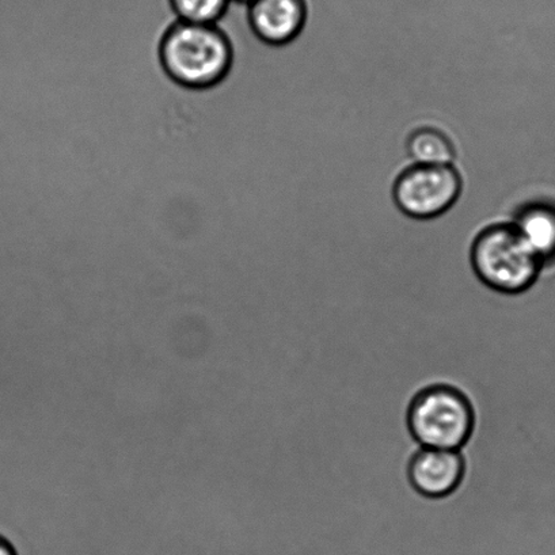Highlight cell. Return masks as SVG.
Returning a JSON list of instances; mask_svg holds the SVG:
<instances>
[{"label":"cell","instance_id":"6da1fadb","mask_svg":"<svg viewBox=\"0 0 555 555\" xmlns=\"http://www.w3.org/2000/svg\"><path fill=\"white\" fill-rule=\"evenodd\" d=\"M158 62L162 73L178 88L211 90L229 77L234 48L218 25L177 21L162 36Z\"/></svg>","mask_w":555,"mask_h":555},{"label":"cell","instance_id":"7a4b0ae2","mask_svg":"<svg viewBox=\"0 0 555 555\" xmlns=\"http://www.w3.org/2000/svg\"><path fill=\"white\" fill-rule=\"evenodd\" d=\"M470 263L485 288L508 298L531 291L544 268L512 223L485 228L473 242Z\"/></svg>","mask_w":555,"mask_h":555},{"label":"cell","instance_id":"3957f363","mask_svg":"<svg viewBox=\"0 0 555 555\" xmlns=\"http://www.w3.org/2000/svg\"><path fill=\"white\" fill-rule=\"evenodd\" d=\"M406 425L423 449L462 451L476 430L477 413L465 391L454 385L433 384L413 396Z\"/></svg>","mask_w":555,"mask_h":555},{"label":"cell","instance_id":"277c9868","mask_svg":"<svg viewBox=\"0 0 555 555\" xmlns=\"http://www.w3.org/2000/svg\"><path fill=\"white\" fill-rule=\"evenodd\" d=\"M462 188V176L455 165H411L398 176L392 198L408 218L430 220L455 206Z\"/></svg>","mask_w":555,"mask_h":555},{"label":"cell","instance_id":"5b68a950","mask_svg":"<svg viewBox=\"0 0 555 555\" xmlns=\"http://www.w3.org/2000/svg\"><path fill=\"white\" fill-rule=\"evenodd\" d=\"M466 457L462 451L423 449L408 463V481L414 492L428 500H443L457 492L465 481Z\"/></svg>","mask_w":555,"mask_h":555},{"label":"cell","instance_id":"8992f818","mask_svg":"<svg viewBox=\"0 0 555 555\" xmlns=\"http://www.w3.org/2000/svg\"><path fill=\"white\" fill-rule=\"evenodd\" d=\"M305 0H253L247 23L253 35L269 47H284L298 39L305 28Z\"/></svg>","mask_w":555,"mask_h":555},{"label":"cell","instance_id":"52a82bcc","mask_svg":"<svg viewBox=\"0 0 555 555\" xmlns=\"http://www.w3.org/2000/svg\"><path fill=\"white\" fill-rule=\"evenodd\" d=\"M512 224L543 267L555 261V204L538 201L516 209Z\"/></svg>","mask_w":555,"mask_h":555},{"label":"cell","instance_id":"ba28073f","mask_svg":"<svg viewBox=\"0 0 555 555\" xmlns=\"http://www.w3.org/2000/svg\"><path fill=\"white\" fill-rule=\"evenodd\" d=\"M231 0H170L176 18L181 23L217 25L223 18Z\"/></svg>","mask_w":555,"mask_h":555},{"label":"cell","instance_id":"9c48e42d","mask_svg":"<svg viewBox=\"0 0 555 555\" xmlns=\"http://www.w3.org/2000/svg\"><path fill=\"white\" fill-rule=\"evenodd\" d=\"M0 555H18L14 544L0 533Z\"/></svg>","mask_w":555,"mask_h":555},{"label":"cell","instance_id":"30bf717a","mask_svg":"<svg viewBox=\"0 0 555 555\" xmlns=\"http://www.w3.org/2000/svg\"><path fill=\"white\" fill-rule=\"evenodd\" d=\"M285 113H287V109L284 111V118H285ZM283 154H284V134H283ZM282 188H283V183H282ZM282 195H283V191L280 193H274V198L282 197Z\"/></svg>","mask_w":555,"mask_h":555},{"label":"cell","instance_id":"8fae6325","mask_svg":"<svg viewBox=\"0 0 555 555\" xmlns=\"http://www.w3.org/2000/svg\"><path fill=\"white\" fill-rule=\"evenodd\" d=\"M285 124H287V122H285ZM284 131H285V127H284ZM283 169H284V155H283ZM282 198H283V195H282ZM282 204H283V202L280 204H274L273 209H282Z\"/></svg>","mask_w":555,"mask_h":555},{"label":"cell","instance_id":"7c38bea8","mask_svg":"<svg viewBox=\"0 0 555 555\" xmlns=\"http://www.w3.org/2000/svg\"><path fill=\"white\" fill-rule=\"evenodd\" d=\"M235 2L249 4V3H251V2H253V0H235Z\"/></svg>","mask_w":555,"mask_h":555}]
</instances>
